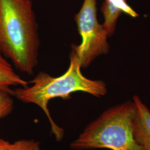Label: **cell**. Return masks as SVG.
Segmentation results:
<instances>
[{
    "instance_id": "obj_3",
    "label": "cell",
    "mask_w": 150,
    "mask_h": 150,
    "mask_svg": "<svg viewBox=\"0 0 150 150\" xmlns=\"http://www.w3.org/2000/svg\"><path fill=\"white\" fill-rule=\"evenodd\" d=\"M136 106L127 101L104 111L72 141L73 150H145L134 136Z\"/></svg>"
},
{
    "instance_id": "obj_8",
    "label": "cell",
    "mask_w": 150,
    "mask_h": 150,
    "mask_svg": "<svg viewBox=\"0 0 150 150\" xmlns=\"http://www.w3.org/2000/svg\"><path fill=\"white\" fill-rule=\"evenodd\" d=\"M12 96L5 91L0 90V120L11 114L14 108Z\"/></svg>"
},
{
    "instance_id": "obj_1",
    "label": "cell",
    "mask_w": 150,
    "mask_h": 150,
    "mask_svg": "<svg viewBox=\"0 0 150 150\" xmlns=\"http://www.w3.org/2000/svg\"><path fill=\"white\" fill-rule=\"evenodd\" d=\"M40 40L32 0H0V51L17 70L32 75Z\"/></svg>"
},
{
    "instance_id": "obj_10",
    "label": "cell",
    "mask_w": 150,
    "mask_h": 150,
    "mask_svg": "<svg viewBox=\"0 0 150 150\" xmlns=\"http://www.w3.org/2000/svg\"><path fill=\"white\" fill-rule=\"evenodd\" d=\"M118 8L121 9L123 12L128 14L132 17H137L139 15L126 3L125 0H106Z\"/></svg>"
},
{
    "instance_id": "obj_2",
    "label": "cell",
    "mask_w": 150,
    "mask_h": 150,
    "mask_svg": "<svg viewBox=\"0 0 150 150\" xmlns=\"http://www.w3.org/2000/svg\"><path fill=\"white\" fill-rule=\"evenodd\" d=\"M68 69L59 77L40 72L28 82L32 86L13 90V97L24 103L35 104L43 111L50 123L51 133L57 142L64 138V129L55 123L51 117L48 107L50 100L55 98L69 100L71 95L76 92H85L97 97L104 96L107 93V86L103 81L91 80L82 74L80 59L72 49Z\"/></svg>"
},
{
    "instance_id": "obj_11",
    "label": "cell",
    "mask_w": 150,
    "mask_h": 150,
    "mask_svg": "<svg viewBox=\"0 0 150 150\" xmlns=\"http://www.w3.org/2000/svg\"><path fill=\"white\" fill-rule=\"evenodd\" d=\"M12 144L0 137V150H11Z\"/></svg>"
},
{
    "instance_id": "obj_5",
    "label": "cell",
    "mask_w": 150,
    "mask_h": 150,
    "mask_svg": "<svg viewBox=\"0 0 150 150\" xmlns=\"http://www.w3.org/2000/svg\"><path fill=\"white\" fill-rule=\"evenodd\" d=\"M136 106L134 120L135 139L145 150H150V110L139 97H133Z\"/></svg>"
},
{
    "instance_id": "obj_4",
    "label": "cell",
    "mask_w": 150,
    "mask_h": 150,
    "mask_svg": "<svg viewBox=\"0 0 150 150\" xmlns=\"http://www.w3.org/2000/svg\"><path fill=\"white\" fill-rule=\"evenodd\" d=\"M96 0H84L75 21L81 37L80 45L73 44L71 49L77 54L82 68H86L100 56L109 52L107 33L98 21Z\"/></svg>"
},
{
    "instance_id": "obj_9",
    "label": "cell",
    "mask_w": 150,
    "mask_h": 150,
    "mask_svg": "<svg viewBox=\"0 0 150 150\" xmlns=\"http://www.w3.org/2000/svg\"><path fill=\"white\" fill-rule=\"evenodd\" d=\"M11 150H41L40 144L34 139H21L12 143Z\"/></svg>"
},
{
    "instance_id": "obj_6",
    "label": "cell",
    "mask_w": 150,
    "mask_h": 150,
    "mask_svg": "<svg viewBox=\"0 0 150 150\" xmlns=\"http://www.w3.org/2000/svg\"><path fill=\"white\" fill-rule=\"evenodd\" d=\"M28 82L24 80L17 75L12 64L6 59L0 51V90L5 91L13 96V90L12 86L26 87Z\"/></svg>"
},
{
    "instance_id": "obj_12",
    "label": "cell",
    "mask_w": 150,
    "mask_h": 150,
    "mask_svg": "<svg viewBox=\"0 0 150 150\" xmlns=\"http://www.w3.org/2000/svg\"><path fill=\"white\" fill-rule=\"evenodd\" d=\"M125 1H126V0H125Z\"/></svg>"
},
{
    "instance_id": "obj_7",
    "label": "cell",
    "mask_w": 150,
    "mask_h": 150,
    "mask_svg": "<svg viewBox=\"0 0 150 150\" xmlns=\"http://www.w3.org/2000/svg\"><path fill=\"white\" fill-rule=\"evenodd\" d=\"M101 10L104 17V22L102 25L108 37L111 36L115 31L118 17L123 12L106 0L102 4Z\"/></svg>"
}]
</instances>
